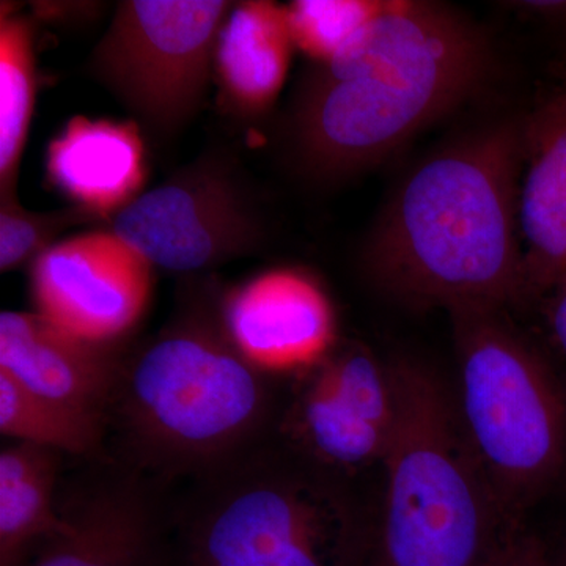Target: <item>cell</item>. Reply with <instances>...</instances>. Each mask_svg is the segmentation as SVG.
Returning a JSON list of instances; mask_svg holds the SVG:
<instances>
[{
  "instance_id": "6da1fadb",
  "label": "cell",
  "mask_w": 566,
  "mask_h": 566,
  "mask_svg": "<svg viewBox=\"0 0 566 566\" xmlns=\"http://www.w3.org/2000/svg\"><path fill=\"white\" fill-rule=\"evenodd\" d=\"M490 65L485 33L460 11L382 3L301 85L285 128L297 172L326 185L385 161L471 95Z\"/></svg>"
},
{
  "instance_id": "7a4b0ae2",
  "label": "cell",
  "mask_w": 566,
  "mask_h": 566,
  "mask_svg": "<svg viewBox=\"0 0 566 566\" xmlns=\"http://www.w3.org/2000/svg\"><path fill=\"white\" fill-rule=\"evenodd\" d=\"M523 156L524 118L513 117L464 134L417 164L365 241L368 281L419 307L520 301Z\"/></svg>"
},
{
  "instance_id": "3957f363",
  "label": "cell",
  "mask_w": 566,
  "mask_h": 566,
  "mask_svg": "<svg viewBox=\"0 0 566 566\" xmlns=\"http://www.w3.org/2000/svg\"><path fill=\"white\" fill-rule=\"evenodd\" d=\"M208 286L158 334L126 352L107 434L115 460L169 486L199 479L277 431L275 378L234 346Z\"/></svg>"
},
{
  "instance_id": "277c9868",
  "label": "cell",
  "mask_w": 566,
  "mask_h": 566,
  "mask_svg": "<svg viewBox=\"0 0 566 566\" xmlns=\"http://www.w3.org/2000/svg\"><path fill=\"white\" fill-rule=\"evenodd\" d=\"M349 479L277 431L174 494L178 566H359L370 526Z\"/></svg>"
},
{
  "instance_id": "5b68a950",
  "label": "cell",
  "mask_w": 566,
  "mask_h": 566,
  "mask_svg": "<svg viewBox=\"0 0 566 566\" xmlns=\"http://www.w3.org/2000/svg\"><path fill=\"white\" fill-rule=\"evenodd\" d=\"M387 364L395 417L382 463L379 566H486L526 523L499 501L452 385L417 357L398 354Z\"/></svg>"
},
{
  "instance_id": "8992f818",
  "label": "cell",
  "mask_w": 566,
  "mask_h": 566,
  "mask_svg": "<svg viewBox=\"0 0 566 566\" xmlns=\"http://www.w3.org/2000/svg\"><path fill=\"white\" fill-rule=\"evenodd\" d=\"M457 352L453 395L465 436L510 516L527 510L566 472V397L545 357L504 307L449 311Z\"/></svg>"
},
{
  "instance_id": "52a82bcc",
  "label": "cell",
  "mask_w": 566,
  "mask_h": 566,
  "mask_svg": "<svg viewBox=\"0 0 566 566\" xmlns=\"http://www.w3.org/2000/svg\"><path fill=\"white\" fill-rule=\"evenodd\" d=\"M232 7L226 0H125L85 70L142 132L170 139L202 107L216 41Z\"/></svg>"
},
{
  "instance_id": "ba28073f",
  "label": "cell",
  "mask_w": 566,
  "mask_h": 566,
  "mask_svg": "<svg viewBox=\"0 0 566 566\" xmlns=\"http://www.w3.org/2000/svg\"><path fill=\"white\" fill-rule=\"evenodd\" d=\"M112 232L153 268L189 274L248 255L263 240L259 208L233 170L199 159L115 216Z\"/></svg>"
},
{
  "instance_id": "9c48e42d",
  "label": "cell",
  "mask_w": 566,
  "mask_h": 566,
  "mask_svg": "<svg viewBox=\"0 0 566 566\" xmlns=\"http://www.w3.org/2000/svg\"><path fill=\"white\" fill-rule=\"evenodd\" d=\"M395 400L389 364L357 342H337L297 375L277 434L308 460L352 479L385 463Z\"/></svg>"
},
{
  "instance_id": "30bf717a",
  "label": "cell",
  "mask_w": 566,
  "mask_h": 566,
  "mask_svg": "<svg viewBox=\"0 0 566 566\" xmlns=\"http://www.w3.org/2000/svg\"><path fill=\"white\" fill-rule=\"evenodd\" d=\"M61 499L62 531L24 566L167 565L174 486L109 455Z\"/></svg>"
},
{
  "instance_id": "8fae6325",
  "label": "cell",
  "mask_w": 566,
  "mask_h": 566,
  "mask_svg": "<svg viewBox=\"0 0 566 566\" xmlns=\"http://www.w3.org/2000/svg\"><path fill=\"white\" fill-rule=\"evenodd\" d=\"M153 270L118 234L66 238L31 264L35 312L96 344H122L151 300Z\"/></svg>"
},
{
  "instance_id": "7c38bea8",
  "label": "cell",
  "mask_w": 566,
  "mask_h": 566,
  "mask_svg": "<svg viewBox=\"0 0 566 566\" xmlns=\"http://www.w3.org/2000/svg\"><path fill=\"white\" fill-rule=\"evenodd\" d=\"M227 333L263 374L300 375L337 345L334 305L305 271H264L219 296Z\"/></svg>"
},
{
  "instance_id": "4fadbf2b",
  "label": "cell",
  "mask_w": 566,
  "mask_h": 566,
  "mask_svg": "<svg viewBox=\"0 0 566 566\" xmlns=\"http://www.w3.org/2000/svg\"><path fill=\"white\" fill-rule=\"evenodd\" d=\"M126 352L123 342L85 340L35 311L0 315V371L32 392L103 417L106 423Z\"/></svg>"
},
{
  "instance_id": "5bb4252c",
  "label": "cell",
  "mask_w": 566,
  "mask_h": 566,
  "mask_svg": "<svg viewBox=\"0 0 566 566\" xmlns=\"http://www.w3.org/2000/svg\"><path fill=\"white\" fill-rule=\"evenodd\" d=\"M517 222L524 300L557 289L566 277V91L524 117Z\"/></svg>"
},
{
  "instance_id": "9a60e30c",
  "label": "cell",
  "mask_w": 566,
  "mask_h": 566,
  "mask_svg": "<svg viewBox=\"0 0 566 566\" xmlns=\"http://www.w3.org/2000/svg\"><path fill=\"white\" fill-rule=\"evenodd\" d=\"M52 188L95 219L115 218L136 202L148 180L144 132L136 122L70 118L44 155Z\"/></svg>"
},
{
  "instance_id": "2e32d148",
  "label": "cell",
  "mask_w": 566,
  "mask_h": 566,
  "mask_svg": "<svg viewBox=\"0 0 566 566\" xmlns=\"http://www.w3.org/2000/svg\"><path fill=\"white\" fill-rule=\"evenodd\" d=\"M293 48L289 7L268 0L233 3L214 51V74L233 109L256 117L274 106Z\"/></svg>"
},
{
  "instance_id": "e0dca14e",
  "label": "cell",
  "mask_w": 566,
  "mask_h": 566,
  "mask_svg": "<svg viewBox=\"0 0 566 566\" xmlns=\"http://www.w3.org/2000/svg\"><path fill=\"white\" fill-rule=\"evenodd\" d=\"M62 453L13 442L0 452V566H24L63 527Z\"/></svg>"
},
{
  "instance_id": "ac0fdd59",
  "label": "cell",
  "mask_w": 566,
  "mask_h": 566,
  "mask_svg": "<svg viewBox=\"0 0 566 566\" xmlns=\"http://www.w3.org/2000/svg\"><path fill=\"white\" fill-rule=\"evenodd\" d=\"M0 433L14 442L96 461L107 453L103 417L25 389L0 371Z\"/></svg>"
},
{
  "instance_id": "d6986e66",
  "label": "cell",
  "mask_w": 566,
  "mask_h": 566,
  "mask_svg": "<svg viewBox=\"0 0 566 566\" xmlns=\"http://www.w3.org/2000/svg\"><path fill=\"white\" fill-rule=\"evenodd\" d=\"M35 28L24 14H0V193L17 192L36 98Z\"/></svg>"
},
{
  "instance_id": "ffe728a7",
  "label": "cell",
  "mask_w": 566,
  "mask_h": 566,
  "mask_svg": "<svg viewBox=\"0 0 566 566\" xmlns=\"http://www.w3.org/2000/svg\"><path fill=\"white\" fill-rule=\"evenodd\" d=\"M93 219L80 208L29 211L18 200L17 192L0 193V271L10 273L32 264L59 243V237L70 227Z\"/></svg>"
},
{
  "instance_id": "44dd1931",
  "label": "cell",
  "mask_w": 566,
  "mask_h": 566,
  "mask_svg": "<svg viewBox=\"0 0 566 566\" xmlns=\"http://www.w3.org/2000/svg\"><path fill=\"white\" fill-rule=\"evenodd\" d=\"M385 2L296 0L289 7L294 46L318 63L329 61L345 41L371 20Z\"/></svg>"
},
{
  "instance_id": "7402d4cb",
  "label": "cell",
  "mask_w": 566,
  "mask_h": 566,
  "mask_svg": "<svg viewBox=\"0 0 566 566\" xmlns=\"http://www.w3.org/2000/svg\"><path fill=\"white\" fill-rule=\"evenodd\" d=\"M486 566H547V546L524 526Z\"/></svg>"
},
{
  "instance_id": "603a6c76",
  "label": "cell",
  "mask_w": 566,
  "mask_h": 566,
  "mask_svg": "<svg viewBox=\"0 0 566 566\" xmlns=\"http://www.w3.org/2000/svg\"><path fill=\"white\" fill-rule=\"evenodd\" d=\"M556 290V297H554L553 308H551V326H553L554 338H556L558 349H560L566 364V277ZM558 379H560L566 397V374Z\"/></svg>"
},
{
  "instance_id": "cb8c5ba5",
  "label": "cell",
  "mask_w": 566,
  "mask_h": 566,
  "mask_svg": "<svg viewBox=\"0 0 566 566\" xmlns=\"http://www.w3.org/2000/svg\"><path fill=\"white\" fill-rule=\"evenodd\" d=\"M547 566H566V534L554 553L547 549Z\"/></svg>"
}]
</instances>
